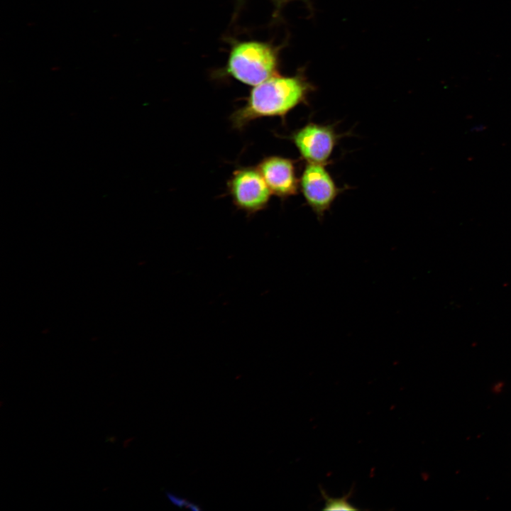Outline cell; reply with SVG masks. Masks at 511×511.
<instances>
[{"label":"cell","mask_w":511,"mask_h":511,"mask_svg":"<svg viewBox=\"0 0 511 511\" xmlns=\"http://www.w3.org/2000/svg\"><path fill=\"white\" fill-rule=\"evenodd\" d=\"M315 89L304 68L292 76L277 74L253 87L246 104L231 114V124L234 128L243 130L260 118L280 117L285 121L295 108L308 104L309 97Z\"/></svg>","instance_id":"obj_1"},{"label":"cell","mask_w":511,"mask_h":511,"mask_svg":"<svg viewBox=\"0 0 511 511\" xmlns=\"http://www.w3.org/2000/svg\"><path fill=\"white\" fill-rule=\"evenodd\" d=\"M346 189L336 185L326 165L306 163L300 177V189L319 221Z\"/></svg>","instance_id":"obj_3"},{"label":"cell","mask_w":511,"mask_h":511,"mask_svg":"<svg viewBox=\"0 0 511 511\" xmlns=\"http://www.w3.org/2000/svg\"><path fill=\"white\" fill-rule=\"evenodd\" d=\"M278 52L270 45L244 41L231 49L226 70L236 79L256 86L278 74Z\"/></svg>","instance_id":"obj_2"},{"label":"cell","mask_w":511,"mask_h":511,"mask_svg":"<svg viewBox=\"0 0 511 511\" xmlns=\"http://www.w3.org/2000/svg\"><path fill=\"white\" fill-rule=\"evenodd\" d=\"M168 499L170 500L171 502L173 504L181 506V507H186L189 509L195 510L198 507L196 505H194L192 503L189 502L188 501L183 500L182 498H179L178 497H176L175 495L172 494H167Z\"/></svg>","instance_id":"obj_8"},{"label":"cell","mask_w":511,"mask_h":511,"mask_svg":"<svg viewBox=\"0 0 511 511\" xmlns=\"http://www.w3.org/2000/svg\"><path fill=\"white\" fill-rule=\"evenodd\" d=\"M336 125L309 121L293 131L289 139L294 143L300 157L309 163L326 165L339 140L347 133H338Z\"/></svg>","instance_id":"obj_4"},{"label":"cell","mask_w":511,"mask_h":511,"mask_svg":"<svg viewBox=\"0 0 511 511\" xmlns=\"http://www.w3.org/2000/svg\"><path fill=\"white\" fill-rule=\"evenodd\" d=\"M322 496L325 500V506L322 508L324 511H332V510H346V511H355L358 510L353 507L351 503L348 502V500L351 496L353 489H351L349 493L342 498H334L329 497L326 492L320 488Z\"/></svg>","instance_id":"obj_7"},{"label":"cell","mask_w":511,"mask_h":511,"mask_svg":"<svg viewBox=\"0 0 511 511\" xmlns=\"http://www.w3.org/2000/svg\"><path fill=\"white\" fill-rule=\"evenodd\" d=\"M257 169L275 196L287 199L298 192L300 178L295 160L280 155L268 156L258 163Z\"/></svg>","instance_id":"obj_6"},{"label":"cell","mask_w":511,"mask_h":511,"mask_svg":"<svg viewBox=\"0 0 511 511\" xmlns=\"http://www.w3.org/2000/svg\"><path fill=\"white\" fill-rule=\"evenodd\" d=\"M274 1L276 2L278 7H281L283 4H285L292 0H274ZM302 1H304L307 4V7L310 11L312 10V6L311 4L310 0H302Z\"/></svg>","instance_id":"obj_9"},{"label":"cell","mask_w":511,"mask_h":511,"mask_svg":"<svg viewBox=\"0 0 511 511\" xmlns=\"http://www.w3.org/2000/svg\"><path fill=\"white\" fill-rule=\"evenodd\" d=\"M227 189L233 204L248 215L265 209L272 194L259 170L250 167L235 170Z\"/></svg>","instance_id":"obj_5"}]
</instances>
